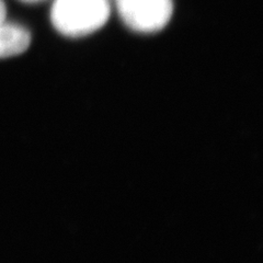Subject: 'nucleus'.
Segmentation results:
<instances>
[{
    "label": "nucleus",
    "mask_w": 263,
    "mask_h": 263,
    "mask_svg": "<svg viewBox=\"0 0 263 263\" xmlns=\"http://www.w3.org/2000/svg\"><path fill=\"white\" fill-rule=\"evenodd\" d=\"M110 12L108 0H55L51 21L61 34L80 37L102 28Z\"/></svg>",
    "instance_id": "1"
},
{
    "label": "nucleus",
    "mask_w": 263,
    "mask_h": 263,
    "mask_svg": "<svg viewBox=\"0 0 263 263\" xmlns=\"http://www.w3.org/2000/svg\"><path fill=\"white\" fill-rule=\"evenodd\" d=\"M117 9L125 26L138 33H156L169 23L172 0H117Z\"/></svg>",
    "instance_id": "2"
},
{
    "label": "nucleus",
    "mask_w": 263,
    "mask_h": 263,
    "mask_svg": "<svg viewBox=\"0 0 263 263\" xmlns=\"http://www.w3.org/2000/svg\"><path fill=\"white\" fill-rule=\"evenodd\" d=\"M31 44V34L18 23L0 22V59H8L26 52Z\"/></svg>",
    "instance_id": "3"
},
{
    "label": "nucleus",
    "mask_w": 263,
    "mask_h": 263,
    "mask_svg": "<svg viewBox=\"0 0 263 263\" xmlns=\"http://www.w3.org/2000/svg\"><path fill=\"white\" fill-rule=\"evenodd\" d=\"M6 16H7L6 4L4 3V0H0V22L6 20Z\"/></svg>",
    "instance_id": "4"
},
{
    "label": "nucleus",
    "mask_w": 263,
    "mask_h": 263,
    "mask_svg": "<svg viewBox=\"0 0 263 263\" xmlns=\"http://www.w3.org/2000/svg\"><path fill=\"white\" fill-rule=\"evenodd\" d=\"M21 2L26 4H40L45 2V0H21Z\"/></svg>",
    "instance_id": "5"
}]
</instances>
